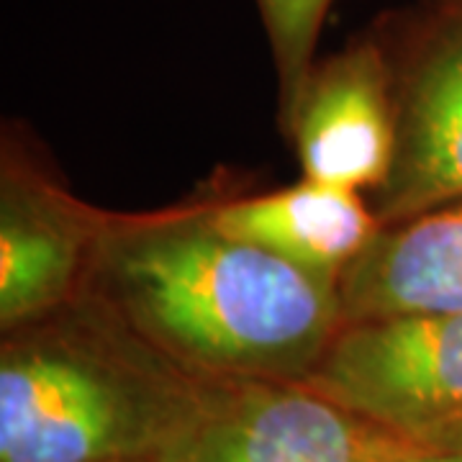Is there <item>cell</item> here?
<instances>
[{
  "instance_id": "6da1fadb",
  "label": "cell",
  "mask_w": 462,
  "mask_h": 462,
  "mask_svg": "<svg viewBox=\"0 0 462 462\" xmlns=\"http://www.w3.org/2000/svg\"><path fill=\"white\" fill-rule=\"evenodd\" d=\"M83 293L203 383H306L339 285L216 226L211 206L108 216Z\"/></svg>"
},
{
  "instance_id": "7a4b0ae2",
  "label": "cell",
  "mask_w": 462,
  "mask_h": 462,
  "mask_svg": "<svg viewBox=\"0 0 462 462\" xmlns=\"http://www.w3.org/2000/svg\"><path fill=\"white\" fill-rule=\"evenodd\" d=\"M211 385L80 293L5 334L0 462H172Z\"/></svg>"
},
{
  "instance_id": "3957f363",
  "label": "cell",
  "mask_w": 462,
  "mask_h": 462,
  "mask_svg": "<svg viewBox=\"0 0 462 462\" xmlns=\"http://www.w3.org/2000/svg\"><path fill=\"white\" fill-rule=\"evenodd\" d=\"M306 385L419 439L462 416V311L345 324Z\"/></svg>"
},
{
  "instance_id": "277c9868",
  "label": "cell",
  "mask_w": 462,
  "mask_h": 462,
  "mask_svg": "<svg viewBox=\"0 0 462 462\" xmlns=\"http://www.w3.org/2000/svg\"><path fill=\"white\" fill-rule=\"evenodd\" d=\"M385 47L396 154L375 216L393 226L462 200V0H430Z\"/></svg>"
},
{
  "instance_id": "5b68a950",
  "label": "cell",
  "mask_w": 462,
  "mask_h": 462,
  "mask_svg": "<svg viewBox=\"0 0 462 462\" xmlns=\"http://www.w3.org/2000/svg\"><path fill=\"white\" fill-rule=\"evenodd\" d=\"M406 442L306 383H214L172 462H385Z\"/></svg>"
},
{
  "instance_id": "8992f818",
  "label": "cell",
  "mask_w": 462,
  "mask_h": 462,
  "mask_svg": "<svg viewBox=\"0 0 462 462\" xmlns=\"http://www.w3.org/2000/svg\"><path fill=\"white\" fill-rule=\"evenodd\" d=\"M306 180L380 190L396 154L393 65L383 36H363L316 62L285 124Z\"/></svg>"
},
{
  "instance_id": "52a82bcc",
  "label": "cell",
  "mask_w": 462,
  "mask_h": 462,
  "mask_svg": "<svg viewBox=\"0 0 462 462\" xmlns=\"http://www.w3.org/2000/svg\"><path fill=\"white\" fill-rule=\"evenodd\" d=\"M108 216L16 160L0 178V329H23L83 293Z\"/></svg>"
},
{
  "instance_id": "ba28073f",
  "label": "cell",
  "mask_w": 462,
  "mask_h": 462,
  "mask_svg": "<svg viewBox=\"0 0 462 462\" xmlns=\"http://www.w3.org/2000/svg\"><path fill=\"white\" fill-rule=\"evenodd\" d=\"M342 327L462 311V200L383 226L339 278Z\"/></svg>"
},
{
  "instance_id": "9c48e42d",
  "label": "cell",
  "mask_w": 462,
  "mask_h": 462,
  "mask_svg": "<svg viewBox=\"0 0 462 462\" xmlns=\"http://www.w3.org/2000/svg\"><path fill=\"white\" fill-rule=\"evenodd\" d=\"M211 214L224 234L337 285L383 229L363 193L306 178L282 190L211 206Z\"/></svg>"
},
{
  "instance_id": "30bf717a",
  "label": "cell",
  "mask_w": 462,
  "mask_h": 462,
  "mask_svg": "<svg viewBox=\"0 0 462 462\" xmlns=\"http://www.w3.org/2000/svg\"><path fill=\"white\" fill-rule=\"evenodd\" d=\"M278 78L281 126L296 108L316 67V47L334 0H254Z\"/></svg>"
},
{
  "instance_id": "8fae6325",
  "label": "cell",
  "mask_w": 462,
  "mask_h": 462,
  "mask_svg": "<svg viewBox=\"0 0 462 462\" xmlns=\"http://www.w3.org/2000/svg\"><path fill=\"white\" fill-rule=\"evenodd\" d=\"M385 462H462V452L455 449H439V447L419 445L409 439L398 452H393Z\"/></svg>"
},
{
  "instance_id": "7c38bea8",
  "label": "cell",
  "mask_w": 462,
  "mask_h": 462,
  "mask_svg": "<svg viewBox=\"0 0 462 462\" xmlns=\"http://www.w3.org/2000/svg\"><path fill=\"white\" fill-rule=\"evenodd\" d=\"M413 442L462 452V416L455 419V421H449V424H445V427H439V430H434L430 434H424V437H419V439H413Z\"/></svg>"
},
{
  "instance_id": "4fadbf2b",
  "label": "cell",
  "mask_w": 462,
  "mask_h": 462,
  "mask_svg": "<svg viewBox=\"0 0 462 462\" xmlns=\"http://www.w3.org/2000/svg\"><path fill=\"white\" fill-rule=\"evenodd\" d=\"M116 462H160V460H116Z\"/></svg>"
}]
</instances>
